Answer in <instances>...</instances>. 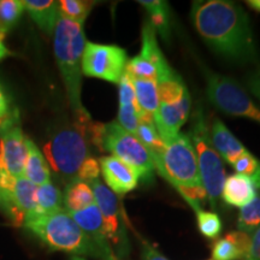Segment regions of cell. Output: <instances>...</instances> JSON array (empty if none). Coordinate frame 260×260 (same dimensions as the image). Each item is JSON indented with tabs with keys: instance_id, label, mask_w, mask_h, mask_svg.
Here are the masks:
<instances>
[{
	"instance_id": "obj_1",
	"label": "cell",
	"mask_w": 260,
	"mask_h": 260,
	"mask_svg": "<svg viewBox=\"0 0 260 260\" xmlns=\"http://www.w3.org/2000/svg\"><path fill=\"white\" fill-rule=\"evenodd\" d=\"M190 18L205 44L214 53L236 64L256 63L258 48L248 15L226 0L195 2Z\"/></svg>"
},
{
	"instance_id": "obj_2",
	"label": "cell",
	"mask_w": 260,
	"mask_h": 260,
	"mask_svg": "<svg viewBox=\"0 0 260 260\" xmlns=\"http://www.w3.org/2000/svg\"><path fill=\"white\" fill-rule=\"evenodd\" d=\"M83 24L59 15L53 32V51L75 122L89 124L92 118L82 104V56L86 46Z\"/></svg>"
},
{
	"instance_id": "obj_3",
	"label": "cell",
	"mask_w": 260,
	"mask_h": 260,
	"mask_svg": "<svg viewBox=\"0 0 260 260\" xmlns=\"http://www.w3.org/2000/svg\"><path fill=\"white\" fill-rule=\"evenodd\" d=\"M153 162L158 174L180 191L194 211L199 210L207 194L201 183L197 153L189 135L180 133L165 145L160 157Z\"/></svg>"
},
{
	"instance_id": "obj_4",
	"label": "cell",
	"mask_w": 260,
	"mask_h": 260,
	"mask_svg": "<svg viewBox=\"0 0 260 260\" xmlns=\"http://www.w3.org/2000/svg\"><path fill=\"white\" fill-rule=\"evenodd\" d=\"M89 124L74 122L51 130L44 146L48 167L65 186L77 180L82 162L89 158Z\"/></svg>"
},
{
	"instance_id": "obj_5",
	"label": "cell",
	"mask_w": 260,
	"mask_h": 260,
	"mask_svg": "<svg viewBox=\"0 0 260 260\" xmlns=\"http://www.w3.org/2000/svg\"><path fill=\"white\" fill-rule=\"evenodd\" d=\"M23 228L51 251L70 253L73 255H92L102 259L99 249L84 234L68 211L37 214L28 218Z\"/></svg>"
},
{
	"instance_id": "obj_6",
	"label": "cell",
	"mask_w": 260,
	"mask_h": 260,
	"mask_svg": "<svg viewBox=\"0 0 260 260\" xmlns=\"http://www.w3.org/2000/svg\"><path fill=\"white\" fill-rule=\"evenodd\" d=\"M188 135L197 153L201 183L206 190L211 207L214 209L222 195L225 171H224L222 158L217 153L211 142L209 128L201 109L197 110L193 115L190 133Z\"/></svg>"
},
{
	"instance_id": "obj_7",
	"label": "cell",
	"mask_w": 260,
	"mask_h": 260,
	"mask_svg": "<svg viewBox=\"0 0 260 260\" xmlns=\"http://www.w3.org/2000/svg\"><path fill=\"white\" fill-rule=\"evenodd\" d=\"M100 151L110 152L132 168L144 183L153 182L155 167L151 154L134 135L125 132L117 122L103 124Z\"/></svg>"
},
{
	"instance_id": "obj_8",
	"label": "cell",
	"mask_w": 260,
	"mask_h": 260,
	"mask_svg": "<svg viewBox=\"0 0 260 260\" xmlns=\"http://www.w3.org/2000/svg\"><path fill=\"white\" fill-rule=\"evenodd\" d=\"M206 94L217 109L228 115L246 117L260 124V107L236 81L228 76L204 69Z\"/></svg>"
},
{
	"instance_id": "obj_9",
	"label": "cell",
	"mask_w": 260,
	"mask_h": 260,
	"mask_svg": "<svg viewBox=\"0 0 260 260\" xmlns=\"http://www.w3.org/2000/svg\"><path fill=\"white\" fill-rule=\"evenodd\" d=\"M37 186L24 177H12L0 171V212L15 226H23L37 212Z\"/></svg>"
},
{
	"instance_id": "obj_10",
	"label": "cell",
	"mask_w": 260,
	"mask_h": 260,
	"mask_svg": "<svg viewBox=\"0 0 260 260\" xmlns=\"http://www.w3.org/2000/svg\"><path fill=\"white\" fill-rule=\"evenodd\" d=\"M126 64L128 56L122 47L86 42L82 56V74L86 76L118 84Z\"/></svg>"
},
{
	"instance_id": "obj_11",
	"label": "cell",
	"mask_w": 260,
	"mask_h": 260,
	"mask_svg": "<svg viewBox=\"0 0 260 260\" xmlns=\"http://www.w3.org/2000/svg\"><path fill=\"white\" fill-rule=\"evenodd\" d=\"M27 157L25 136L16 109L0 124V171L12 177H23Z\"/></svg>"
},
{
	"instance_id": "obj_12",
	"label": "cell",
	"mask_w": 260,
	"mask_h": 260,
	"mask_svg": "<svg viewBox=\"0 0 260 260\" xmlns=\"http://www.w3.org/2000/svg\"><path fill=\"white\" fill-rule=\"evenodd\" d=\"M89 186L93 190L96 206L102 213L107 241L116 247L119 256H125L129 251V241L116 194L110 190L99 178L90 182Z\"/></svg>"
},
{
	"instance_id": "obj_13",
	"label": "cell",
	"mask_w": 260,
	"mask_h": 260,
	"mask_svg": "<svg viewBox=\"0 0 260 260\" xmlns=\"http://www.w3.org/2000/svg\"><path fill=\"white\" fill-rule=\"evenodd\" d=\"M191 99L189 92L176 103H160L158 110L153 113V122L161 141L165 145L172 141L180 134L182 125L188 121L190 113Z\"/></svg>"
},
{
	"instance_id": "obj_14",
	"label": "cell",
	"mask_w": 260,
	"mask_h": 260,
	"mask_svg": "<svg viewBox=\"0 0 260 260\" xmlns=\"http://www.w3.org/2000/svg\"><path fill=\"white\" fill-rule=\"evenodd\" d=\"M99 164L104 181L115 194H126L138 187V175L118 158L113 155L102 157Z\"/></svg>"
},
{
	"instance_id": "obj_15",
	"label": "cell",
	"mask_w": 260,
	"mask_h": 260,
	"mask_svg": "<svg viewBox=\"0 0 260 260\" xmlns=\"http://www.w3.org/2000/svg\"><path fill=\"white\" fill-rule=\"evenodd\" d=\"M69 213L75 222L77 223V225L83 230L84 234L92 240L96 248L99 249L102 259L105 260L106 256L112 252V248L107 241L103 217L96 204L90 205L86 209L76 211V212Z\"/></svg>"
},
{
	"instance_id": "obj_16",
	"label": "cell",
	"mask_w": 260,
	"mask_h": 260,
	"mask_svg": "<svg viewBox=\"0 0 260 260\" xmlns=\"http://www.w3.org/2000/svg\"><path fill=\"white\" fill-rule=\"evenodd\" d=\"M142 46L140 54L147 58L152 64L154 65L155 69L158 73V82H162V81L174 80L180 77L178 75L171 69V67L165 59L164 54L159 47L157 42V34H155V29L151 22H145L144 27H142V35H141Z\"/></svg>"
},
{
	"instance_id": "obj_17",
	"label": "cell",
	"mask_w": 260,
	"mask_h": 260,
	"mask_svg": "<svg viewBox=\"0 0 260 260\" xmlns=\"http://www.w3.org/2000/svg\"><path fill=\"white\" fill-rule=\"evenodd\" d=\"M210 136L211 142H212L217 153L230 165H233L237 159L247 152L245 146L232 134L226 125L218 118L213 119Z\"/></svg>"
},
{
	"instance_id": "obj_18",
	"label": "cell",
	"mask_w": 260,
	"mask_h": 260,
	"mask_svg": "<svg viewBox=\"0 0 260 260\" xmlns=\"http://www.w3.org/2000/svg\"><path fill=\"white\" fill-rule=\"evenodd\" d=\"M251 248L249 234L233 232L217 240L212 247L213 260H246Z\"/></svg>"
},
{
	"instance_id": "obj_19",
	"label": "cell",
	"mask_w": 260,
	"mask_h": 260,
	"mask_svg": "<svg viewBox=\"0 0 260 260\" xmlns=\"http://www.w3.org/2000/svg\"><path fill=\"white\" fill-rule=\"evenodd\" d=\"M222 198L230 206L242 209L255 199L256 189L248 177L235 174L224 181Z\"/></svg>"
},
{
	"instance_id": "obj_20",
	"label": "cell",
	"mask_w": 260,
	"mask_h": 260,
	"mask_svg": "<svg viewBox=\"0 0 260 260\" xmlns=\"http://www.w3.org/2000/svg\"><path fill=\"white\" fill-rule=\"evenodd\" d=\"M25 146L27 157L24 162L23 177L37 187L51 182V169L41 149L29 138H25Z\"/></svg>"
},
{
	"instance_id": "obj_21",
	"label": "cell",
	"mask_w": 260,
	"mask_h": 260,
	"mask_svg": "<svg viewBox=\"0 0 260 260\" xmlns=\"http://www.w3.org/2000/svg\"><path fill=\"white\" fill-rule=\"evenodd\" d=\"M25 10L42 31L53 35L59 18L58 2L54 0H23Z\"/></svg>"
},
{
	"instance_id": "obj_22",
	"label": "cell",
	"mask_w": 260,
	"mask_h": 260,
	"mask_svg": "<svg viewBox=\"0 0 260 260\" xmlns=\"http://www.w3.org/2000/svg\"><path fill=\"white\" fill-rule=\"evenodd\" d=\"M63 203L65 211L76 212V211L83 210L90 205L95 204V199H94L92 188L87 182L75 180L68 186H65Z\"/></svg>"
},
{
	"instance_id": "obj_23",
	"label": "cell",
	"mask_w": 260,
	"mask_h": 260,
	"mask_svg": "<svg viewBox=\"0 0 260 260\" xmlns=\"http://www.w3.org/2000/svg\"><path fill=\"white\" fill-rule=\"evenodd\" d=\"M136 139L145 146L153 161L160 157L165 148V144L161 141L160 136L155 129L153 116L147 115V113H140V123L138 133H136Z\"/></svg>"
},
{
	"instance_id": "obj_24",
	"label": "cell",
	"mask_w": 260,
	"mask_h": 260,
	"mask_svg": "<svg viewBox=\"0 0 260 260\" xmlns=\"http://www.w3.org/2000/svg\"><path fill=\"white\" fill-rule=\"evenodd\" d=\"M133 84H134L135 100L139 109L144 113L153 116L160 105L157 81L133 79Z\"/></svg>"
},
{
	"instance_id": "obj_25",
	"label": "cell",
	"mask_w": 260,
	"mask_h": 260,
	"mask_svg": "<svg viewBox=\"0 0 260 260\" xmlns=\"http://www.w3.org/2000/svg\"><path fill=\"white\" fill-rule=\"evenodd\" d=\"M35 203H37V212L34 216L58 212V211L63 210L64 206L63 194H61L59 188L54 186L52 182H48V183L37 187Z\"/></svg>"
},
{
	"instance_id": "obj_26",
	"label": "cell",
	"mask_w": 260,
	"mask_h": 260,
	"mask_svg": "<svg viewBox=\"0 0 260 260\" xmlns=\"http://www.w3.org/2000/svg\"><path fill=\"white\" fill-rule=\"evenodd\" d=\"M141 4L146 9L149 15V22L157 29L159 34L164 40L170 39V12L167 2L162 0H140Z\"/></svg>"
},
{
	"instance_id": "obj_27",
	"label": "cell",
	"mask_w": 260,
	"mask_h": 260,
	"mask_svg": "<svg viewBox=\"0 0 260 260\" xmlns=\"http://www.w3.org/2000/svg\"><path fill=\"white\" fill-rule=\"evenodd\" d=\"M24 11L23 0H0V31L4 37L16 27Z\"/></svg>"
},
{
	"instance_id": "obj_28",
	"label": "cell",
	"mask_w": 260,
	"mask_h": 260,
	"mask_svg": "<svg viewBox=\"0 0 260 260\" xmlns=\"http://www.w3.org/2000/svg\"><path fill=\"white\" fill-rule=\"evenodd\" d=\"M94 4L95 3L84 2V0H60L58 2V8L61 17L83 24L92 11Z\"/></svg>"
},
{
	"instance_id": "obj_29",
	"label": "cell",
	"mask_w": 260,
	"mask_h": 260,
	"mask_svg": "<svg viewBox=\"0 0 260 260\" xmlns=\"http://www.w3.org/2000/svg\"><path fill=\"white\" fill-rule=\"evenodd\" d=\"M260 226V197H256L240 211L237 218L239 232L249 234L254 233Z\"/></svg>"
},
{
	"instance_id": "obj_30",
	"label": "cell",
	"mask_w": 260,
	"mask_h": 260,
	"mask_svg": "<svg viewBox=\"0 0 260 260\" xmlns=\"http://www.w3.org/2000/svg\"><path fill=\"white\" fill-rule=\"evenodd\" d=\"M233 167L237 174L248 177L254 184L255 189H260V160L254 155L247 151L234 162Z\"/></svg>"
},
{
	"instance_id": "obj_31",
	"label": "cell",
	"mask_w": 260,
	"mask_h": 260,
	"mask_svg": "<svg viewBox=\"0 0 260 260\" xmlns=\"http://www.w3.org/2000/svg\"><path fill=\"white\" fill-rule=\"evenodd\" d=\"M126 71L133 79H144L158 81V73L153 64L147 58L138 54L134 58L128 60L126 64Z\"/></svg>"
},
{
	"instance_id": "obj_32",
	"label": "cell",
	"mask_w": 260,
	"mask_h": 260,
	"mask_svg": "<svg viewBox=\"0 0 260 260\" xmlns=\"http://www.w3.org/2000/svg\"><path fill=\"white\" fill-rule=\"evenodd\" d=\"M197 222L200 233L207 239H216L222 232V222L219 216L214 212L209 211L197 210Z\"/></svg>"
},
{
	"instance_id": "obj_33",
	"label": "cell",
	"mask_w": 260,
	"mask_h": 260,
	"mask_svg": "<svg viewBox=\"0 0 260 260\" xmlns=\"http://www.w3.org/2000/svg\"><path fill=\"white\" fill-rule=\"evenodd\" d=\"M186 92L187 87L182 82L181 77L158 82V93L160 103H176Z\"/></svg>"
},
{
	"instance_id": "obj_34",
	"label": "cell",
	"mask_w": 260,
	"mask_h": 260,
	"mask_svg": "<svg viewBox=\"0 0 260 260\" xmlns=\"http://www.w3.org/2000/svg\"><path fill=\"white\" fill-rule=\"evenodd\" d=\"M142 111L139 109L138 104H129V105H119L118 110V124L122 126L129 134L134 135L136 138L138 133L139 123H140V113Z\"/></svg>"
},
{
	"instance_id": "obj_35",
	"label": "cell",
	"mask_w": 260,
	"mask_h": 260,
	"mask_svg": "<svg viewBox=\"0 0 260 260\" xmlns=\"http://www.w3.org/2000/svg\"><path fill=\"white\" fill-rule=\"evenodd\" d=\"M119 105H129V104H138L135 100V90L133 84V77L128 71H124L119 80Z\"/></svg>"
},
{
	"instance_id": "obj_36",
	"label": "cell",
	"mask_w": 260,
	"mask_h": 260,
	"mask_svg": "<svg viewBox=\"0 0 260 260\" xmlns=\"http://www.w3.org/2000/svg\"><path fill=\"white\" fill-rule=\"evenodd\" d=\"M100 175V164L96 159L92 157L87 158L86 160L82 162L81 165L79 174H77V180L87 182V183H90V182L95 181L99 178Z\"/></svg>"
},
{
	"instance_id": "obj_37",
	"label": "cell",
	"mask_w": 260,
	"mask_h": 260,
	"mask_svg": "<svg viewBox=\"0 0 260 260\" xmlns=\"http://www.w3.org/2000/svg\"><path fill=\"white\" fill-rule=\"evenodd\" d=\"M245 83L249 92L260 100V67L247 74Z\"/></svg>"
},
{
	"instance_id": "obj_38",
	"label": "cell",
	"mask_w": 260,
	"mask_h": 260,
	"mask_svg": "<svg viewBox=\"0 0 260 260\" xmlns=\"http://www.w3.org/2000/svg\"><path fill=\"white\" fill-rule=\"evenodd\" d=\"M11 112H12V109H11V102H10V98L8 94H6L3 84L0 83V121L5 119Z\"/></svg>"
},
{
	"instance_id": "obj_39",
	"label": "cell",
	"mask_w": 260,
	"mask_h": 260,
	"mask_svg": "<svg viewBox=\"0 0 260 260\" xmlns=\"http://www.w3.org/2000/svg\"><path fill=\"white\" fill-rule=\"evenodd\" d=\"M246 260H260V226L251 237V248Z\"/></svg>"
},
{
	"instance_id": "obj_40",
	"label": "cell",
	"mask_w": 260,
	"mask_h": 260,
	"mask_svg": "<svg viewBox=\"0 0 260 260\" xmlns=\"http://www.w3.org/2000/svg\"><path fill=\"white\" fill-rule=\"evenodd\" d=\"M142 260H168L164 255L160 254L157 249L152 246L145 245L144 252H142Z\"/></svg>"
},
{
	"instance_id": "obj_41",
	"label": "cell",
	"mask_w": 260,
	"mask_h": 260,
	"mask_svg": "<svg viewBox=\"0 0 260 260\" xmlns=\"http://www.w3.org/2000/svg\"><path fill=\"white\" fill-rule=\"evenodd\" d=\"M4 38L5 37L2 34V31H0V61L4 60L5 58L11 57L12 54H14L8 47H6V45L4 44Z\"/></svg>"
},
{
	"instance_id": "obj_42",
	"label": "cell",
	"mask_w": 260,
	"mask_h": 260,
	"mask_svg": "<svg viewBox=\"0 0 260 260\" xmlns=\"http://www.w3.org/2000/svg\"><path fill=\"white\" fill-rule=\"evenodd\" d=\"M246 4L249 6V8L254 9L255 11L260 12V0H248V2H246Z\"/></svg>"
},
{
	"instance_id": "obj_43",
	"label": "cell",
	"mask_w": 260,
	"mask_h": 260,
	"mask_svg": "<svg viewBox=\"0 0 260 260\" xmlns=\"http://www.w3.org/2000/svg\"><path fill=\"white\" fill-rule=\"evenodd\" d=\"M105 260H118V259H117V258H116L115 253H113V252H111V253H110V254H109V255H107V256H106V258H105Z\"/></svg>"
},
{
	"instance_id": "obj_44",
	"label": "cell",
	"mask_w": 260,
	"mask_h": 260,
	"mask_svg": "<svg viewBox=\"0 0 260 260\" xmlns=\"http://www.w3.org/2000/svg\"><path fill=\"white\" fill-rule=\"evenodd\" d=\"M70 260H86V259L82 258V256H79V255H73L70 258Z\"/></svg>"
},
{
	"instance_id": "obj_45",
	"label": "cell",
	"mask_w": 260,
	"mask_h": 260,
	"mask_svg": "<svg viewBox=\"0 0 260 260\" xmlns=\"http://www.w3.org/2000/svg\"><path fill=\"white\" fill-rule=\"evenodd\" d=\"M2 122H3V121H0V124H2Z\"/></svg>"
},
{
	"instance_id": "obj_46",
	"label": "cell",
	"mask_w": 260,
	"mask_h": 260,
	"mask_svg": "<svg viewBox=\"0 0 260 260\" xmlns=\"http://www.w3.org/2000/svg\"><path fill=\"white\" fill-rule=\"evenodd\" d=\"M212 260H213V259H212Z\"/></svg>"
}]
</instances>
